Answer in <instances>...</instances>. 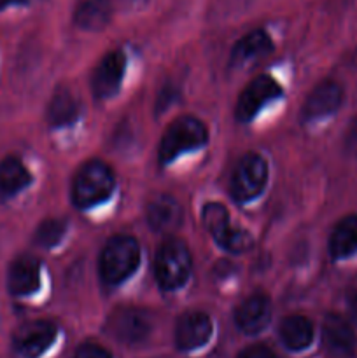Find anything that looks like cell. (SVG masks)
Wrapping results in <instances>:
<instances>
[{
	"instance_id": "cell-8",
	"label": "cell",
	"mask_w": 357,
	"mask_h": 358,
	"mask_svg": "<svg viewBox=\"0 0 357 358\" xmlns=\"http://www.w3.org/2000/svg\"><path fill=\"white\" fill-rule=\"evenodd\" d=\"M56 332V325L49 320L27 322L14 334V350L24 358H38L51 348Z\"/></svg>"
},
{
	"instance_id": "cell-26",
	"label": "cell",
	"mask_w": 357,
	"mask_h": 358,
	"mask_svg": "<svg viewBox=\"0 0 357 358\" xmlns=\"http://www.w3.org/2000/svg\"><path fill=\"white\" fill-rule=\"evenodd\" d=\"M349 308H350V315H352V318L356 320V324H357V292L350 296Z\"/></svg>"
},
{
	"instance_id": "cell-1",
	"label": "cell",
	"mask_w": 357,
	"mask_h": 358,
	"mask_svg": "<svg viewBox=\"0 0 357 358\" xmlns=\"http://www.w3.org/2000/svg\"><path fill=\"white\" fill-rule=\"evenodd\" d=\"M115 187V175L104 161H88L72 180V201L77 208H93L107 201Z\"/></svg>"
},
{
	"instance_id": "cell-18",
	"label": "cell",
	"mask_w": 357,
	"mask_h": 358,
	"mask_svg": "<svg viewBox=\"0 0 357 358\" xmlns=\"http://www.w3.org/2000/svg\"><path fill=\"white\" fill-rule=\"evenodd\" d=\"M329 252L335 259H346L357 254V213L340 220L329 236Z\"/></svg>"
},
{
	"instance_id": "cell-27",
	"label": "cell",
	"mask_w": 357,
	"mask_h": 358,
	"mask_svg": "<svg viewBox=\"0 0 357 358\" xmlns=\"http://www.w3.org/2000/svg\"><path fill=\"white\" fill-rule=\"evenodd\" d=\"M27 0H0V10L6 9L9 6H20V3H24Z\"/></svg>"
},
{
	"instance_id": "cell-22",
	"label": "cell",
	"mask_w": 357,
	"mask_h": 358,
	"mask_svg": "<svg viewBox=\"0 0 357 358\" xmlns=\"http://www.w3.org/2000/svg\"><path fill=\"white\" fill-rule=\"evenodd\" d=\"M111 20L108 0H84L76 10V23L84 30H100Z\"/></svg>"
},
{
	"instance_id": "cell-9",
	"label": "cell",
	"mask_w": 357,
	"mask_h": 358,
	"mask_svg": "<svg viewBox=\"0 0 357 358\" xmlns=\"http://www.w3.org/2000/svg\"><path fill=\"white\" fill-rule=\"evenodd\" d=\"M150 317L139 308H119L108 318V331L126 345L142 343L150 334Z\"/></svg>"
},
{
	"instance_id": "cell-7",
	"label": "cell",
	"mask_w": 357,
	"mask_h": 358,
	"mask_svg": "<svg viewBox=\"0 0 357 358\" xmlns=\"http://www.w3.org/2000/svg\"><path fill=\"white\" fill-rule=\"evenodd\" d=\"M282 94V87L272 76H258L245 86L238 96L234 115L240 122H248L261 112L265 105L276 100Z\"/></svg>"
},
{
	"instance_id": "cell-16",
	"label": "cell",
	"mask_w": 357,
	"mask_h": 358,
	"mask_svg": "<svg viewBox=\"0 0 357 358\" xmlns=\"http://www.w3.org/2000/svg\"><path fill=\"white\" fill-rule=\"evenodd\" d=\"M270 318H272V303L265 294H254L247 297L234 311V322L245 334L261 332L270 324Z\"/></svg>"
},
{
	"instance_id": "cell-21",
	"label": "cell",
	"mask_w": 357,
	"mask_h": 358,
	"mask_svg": "<svg viewBox=\"0 0 357 358\" xmlns=\"http://www.w3.org/2000/svg\"><path fill=\"white\" fill-rule=\"evenodd\" d=\"M79 117V107L69 90H56L48 107V121L52 128L70 126Z\"/></svg>"
},
{
	"instance_id": "cell-12",
	"label": "cell",
	"mask_w": 357,
	"mask_h": 358,
	"mask_svg": "<svg viewBox=\"0 0 357 358\" xmlns=\"http://www.w3.org/2000/svg\"><path fill=\"white\" fill-rule=\"evenodd\" d=\"M212 336V320L202 311L184 313L177 322L175 329V343L182 352L202 348Z\"/></svg>"
},
{
	"instance_id": "cell-20",
	"label": "cell",
	"mask_w": 357,
	"mask_h": 358,
	"mask_svg": "<svg viewBox=\"0 0 357 358\" xmlns=\"http://www.w3.org/2000/svg\"><path fill=\"white\" fill-rule=\"evenodd\" d=\"M31 182V175L23 161L9 156L0 161V194L14 196Z\"/></svg>"
},
{
	"instance_id": "cell-17",
	"label": "cell",
	"mask_w": 357,
	"mask_h": 358,
	"mask_svg": "<svg viewBox=\"0 0 357 358\" xmlns=\"http://www.w3.org/2000/svg\"><path fill=\"white\" fill-rule=\"evenodd\" d=\"M272 51L273 42L270 35L265 30H252L234 44L233 51H231V62L234 65H244V63L262 58Z\"/></svg>"
},
{
	"instance_id": "cell-19",
	"label": "cell",
	"mask_w": 357,
	"mask_h": 358,
	"mask_svg": "<svg viewBox=\"0 0 357 358\" xmlns=\"http://www.w3.org/2000/svg\"><path fill=\"white\" fill-rule=\"evenodd\" d=\"M280 339L289 350L301 352L314 341V325L307 317H301V315L284 318L280 324Z\"/></svg>"
},
{
	"instance_id": "cell-5",
	"label": "cell",
	"mask_w": 357,
	"mask_h": 358,
	"mask_svg": "<svg viewBox=\"0 0 357 358\" xmlns=\"http://www.w3.org/2000/svg\"><path fill=\"white\" fill-rule=\"evenodd\" d=\"M203 226L209 231L210 236L216 240V243L219 247H223L224 250L234 252V254H240V252L251 250L254 241L248 231L241 229L238 226H231L230 222V213H227L226 206L223 203H206L203 206Z\"/></svg>"
},
{
	"instance_id": "cell-10",
	"label": "cell",
	"mask_w": 357,
	"mask_h": 358,
	"mask_svg": "<svg viewBox=\"0 0 357 358\" xmlns=\"http://www.w3.org/2000/svg\"><path fill=\"white\" fill-rule=\"evenodd\" d=\"M126 58L121 51H108L104 58L98 62L97 69L91 79L94 96L105 100V98L114 96L119 91L125 77Z\"/></svg>"
},
{
	"instance_id": "cell-6",
	"label": "cell",
	"mask_w": 357,
	"mask_h": 358,
	"mask_svg": "<svg viewBox=\"0 0 357 358\" xmlns=\"http://www.w3.org/2000/svg\"><path fill=\"white\" fill-rule=\"evenodd\" d=\"M268 182V164L265 157L255 152L241 156L231 175L230 191L238 203H247L258 198Z\"/></svg>"
},
{
	"instance_id": "cell-25",
	"label": "cell",
	"mask_w": 357,
	"mask_h": 358,
	"mask_svg": "<svg viewBox=\"0 0 357 358\" xmlns=\"http://www.w3.org/2000/svg\"><path fill=\"white\" fill-rule=\"evenodd\" d=\"M238 358H279L268 346L265 345H254L245 348L244 352L238 355Z\"/></svg>"
},
{
	"instance_id": "cell-3",
	"label": "cell",
	"mask_w": 357,
	"mask_h": 358,
	"mask_svg": "<svg viewBox=\"0 0 357 358\" xmlns=\"http://www.w3.org/2000/svg\"><path fill=\"white\" fill-rule=\"evenodd\" d=\"M206 142H209V131L205 124L192 115H181L164 129L158 152L160 163L170 164L184 152L200 149Z\"/></svg>"
},
{
	"instance_id": "cell-13",
	"label": "cell",
	"mask_w": 357,
	"mask_h": 358,
	"mask_svg": "<svg viewBox=\"0 0 357 358\" xmlns=\"http://www.w3.org/2000/svg\"><path fill=\"white\" fill-rule=\"evenodd\" d=\"M343 101V87L335 80H324L314 87L303 105V115L307 121L328 117L335 114Z\"/></svg>"
},
{
	"instance_id": "cell-4",
	"label": "cell",
	"mask_w": 357,
	"mask_h": 358,
	"mask_svg": "<svg viewBox=\"0 0 357 358\" xmlns=\"http://www.w3.org/2000/svg\"><path fill=\"white\" fill-rule=\"evenodd\" d=\"M191 268L192 259L188 245L175 238L164 241L154 259V275L163 290L181 289L189 280Z\"/></svg>"
},
{
	"instance_id": "cell-23",
	"label": "cell",
	"mask_w": 357,
	"mask_h": 358,
	"mask_svg": "<svg viewBox=\"0 0 357 358\" xmlns=\"http://www.w3.org/2000/svg\"><path fill=\"white\" fill-rule=\"evenodd\" d=\"M65 222H62L59 219H46L44 222H41V226L35 231V243L41 245L42 248H52L63 240L65 236Z\"/></svg>"
},
{
	"instance_id": "cell-15",
	"label": "cell",
	"mask_w": 357,
	"mask_h": 358,
	"mask_svg": "<svg viewBox=\"0 0 357 358\" xmlns=\"http://www.w3.org/2000/svg\"><path fill=\"white\" fill-rule=\"evenodd\" d=\"M147 224L156 233H172L182 224V208L170 194H156L146 208Z\"/></svg>"
},
{
	"instance_id": "cell-11",
	"label": "cell",
	"mask_w": 357,
	"mask_h": 358,
	"mask_svg": "<svg viewBox=\"0 0 357 358\" xmlns=\"http://www.w3.org/2000/svg\"><path fill=\"white\" fill-rule=\"evenodd\" d=\"M322 343L332 358H352L356 355L357 339L352 327L340 315H328L322 324Z\"/></svg>"
},
{
	"instance_id": "cell-2",
	"label": "cell",
	"mask_w": 357,
	"mask_h": 358,
	"mask_svg": "<svg viewBox=\"0 0 357 358\" xmlns=\"http://www.w3.org/2000/svg\"><path fill=\"white\" fill-rule=\"evenodd\" d=\"M140 264L139 241L126 234H115L100 254V276L108 285H119L135 273Z\"/></svg>"
},
{
	"instance_id": "cell-14",
	"label": "cell",
	"mask_w": 357,
	"mask_h": 358,
	"mask_svg": "<svg viewBox=\"0 0 357 358\" xmlns=\"http://www.w3.org/2000/svg\"><path fill=\"white\" fill-rule=\"evenodd\" d=\"M7 287L13 296H31L41 287V264L35 257L21 255L14 259L7 275Z\"/></svg>"
},
{
	"instance_id": "cell-24",
	"label": "cell",
	"mask_w": 357,
	"mask_h": 358,
	"mask_svg": "<svg viewBox=\"0 0 357 358\" xmlns=\"http://www.w3.org/2000/svg\"><path fill=\"white\" fill-rule=\"evenodd\" d=\"M76 358H112V355L107 352V350L102 348L100 345L86 343V345H83L79 350H77Z\"/></svg>"
}]
</instances>
